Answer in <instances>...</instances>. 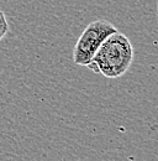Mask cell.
<instances>
[{"instance_id": "6da1fadb", "label": "cell", "mask_w": 158, "mask_h": 161, "mask_svg": "<svg viewBox=\"0 0 158 161\" xmlns=\"http://www.w3.org/2000/svg\"><path fill=\"white\" fill-rule=\"evenodd\" d=\"M134 61L131 41L122 32L115 31L101 42L87 67L106 78H118L127 72Z\"/></svg>"}, {"instance_id": "7a4b0ae2", "label": "cell", "mask_w": 158, "mask_h": 161, "mask_svg": "<svg viewBox=\"0 0 158 161\" xmlns=\"http://www.w3.org/2000/svg\"><path fill=\"white\" fill-rule=\"evenodd\" d=\"M115 31H118V29L106 20H95L90 22L84 29L74 46V63L79 66H87L95 55L101 42Z\"/></svg>"}, {"instance_id": "3957f363", "label": "cell", "mask_w": 158, "mask_h": 161, "mask_svg": "<svg viewBox=\"0 0 158 161\" xmlns=\"http://www.w3.org/2000/svg\"><path fill=\"white\" fill-rule=\"evenodd\" d=\"M8 31H9V24H8V20H6V16L0 10V41L5 37Z\"/></svg>"}]
</instances>
